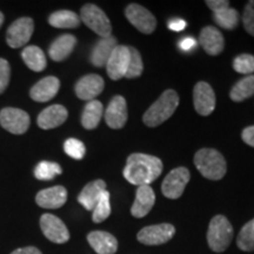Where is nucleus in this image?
Segmentation results:
<instances>
[{
    "mask_svg": "<svg viewBox=\"0 0 254 254\" xmlns=\"http://www.w3.org/2000/svg\"><path fill=\"white\" fill-rule=\"evenodd\" d=\"M67 200V190L64 186H53L43 190L36 196L38 206L47 209L60 208Z\"/></svg>",
    "mask_w": 254,
    "mask_h": 254,
    "instance_id": "17",
    "label": "nucleus"
},
{
    "mask_svg": "<svg viewBox=\"0 0 254 254\" xmlns=\"http://www.w3.org/2000/svg\"><path fill=\"white\" fill-rule=\"evenodd\" d=\"M237 245L244 252L254 251V219L244 225L238 234Z\"/></svg>",
    "mask_w": 254,
    "mask_h": 254,
    "instance_id": "30",
    "label": "nucleus"
},
{
    "mask_svg": "<svg viewBox=\"0 0 254 254\" xmlns=\"http://www.w3.org/2000/svg\"><path fill=\"white\" fill-rule=\"evenodd\" d=\"M127 118H128V113H127L126 99L122 95H116L110 101L105 112L106 124L111 128L119 129L125 126Z\"/></svg>",
    "mask_w": 254,
    "mask_h": 254,
    "instance_id": "14",
    "label": "nucleus"
},
{
    "mask_svg": "<svg viewBox=\"0 0 254 254\" xmlns=\"http://www.w3.org/2000/svg\"><path fill=\"white\" fill-rule=\"evenodd\" d=\"M185 27H186L185 20H183V19H179V18L172 19V20L168 23V28L172 31H176V32L183 31Z\"/></svg>",
    "mask_w": 254,
    "mask_h": 254,
    "instance_id": "41",
    "label": "nucleus"
},
{
    "mask_svg": "<svg viewBox=\"0 0 254 254\" xmlns=\"http://www.w3.org/2000/svg\"><path fill=\"white\" fill-rule=\"evenodd\" d=\"M111 214V204H110V193L107 190L101 194L100 199L98 200L97 205L94 206L93 211H92V220L95 224H100L106 220Z\"/></svg>",
    "mask_w": 254,
    "mask_h": 254,
    "instance_id": "31",
    "label": "nucleus"
},
{
    "mask_svg": "<svg viewBox=\"0 0 254 254\" xmlns=\"http://www.w3.org/2000/svg\"><path fill=\"white\" fill-rule=\"evenodd\" d=\"M77 44V38L72 34H64L53 41L50 46V58L55 62H63L71 55Z\"/></svg>",
    "mask_w": 254,
    "mask_h": 254,
    "instance_id": "24",
    "label": "nucleus"
},
{
    "mask_svg": "<svg viewBox=\"0 0 254 254\" xmlns=\"http://www.w3.org/2000/svg\"><path fill=\"white\" fill-rule=\"evenodd\" d=\"M11 254H43V253H41V251L38 250L37 247L28 246V247H24V249L15 250Z\"/></svg>",
    "mask_w": 254,
    "mask_h": 254,
    "instance_id": "42",
    "label": "nucleus"
},
{
    "mask_svg": "<svg viewBox=\"0 0 254 254\" xmlns=\"http://www.w3.org/2000/svg\"><path fill=\"white\" fill-rule=\"evenodd\" d=\"M60 81L56 77H46L38 81L33 87L31 88L30 95L34 101L38 103H46L56 97L59 92Z\"/></svg>",
    "mask_w": 254,
    "mask_h": 254,
    "instance_id": "21",
    "label": "nucleus"
},
{
    "mask_svg": "<svg viewBox=\"0 0 254 254\" xmlns=\"http://www.w3.org/2000/svg\"><path fill=\"white\" fill-rule=\"evenodd\" d=\"M142 71H144V64H142L140 53L134 47H129V63L125 78H138L141 75Z\"/></svg>",
    "mask_w": 254,
    "mask_h": 254,
    "instance_id": "33",
    "label": "nucleus"
},
{
    "mask_svg": "<svg viewBox=\"0 0 254 254\" xmlns=\"http://www.w3.org/2000/svg\"><path fill=\"white\" fill-rule=\"evenodd\" d=\"M9 78H11V68L6 59L0 58V94L4 93L8 86Z\"/></svg>",
    "mask_w": 254,
    "mask_h": 254,
    "instance_id": "37",
    "label": "nucleus"
},
{
    "mask_svg": "<svg viewBox=\"0 0 254 254\" xmlns=\"http://www.w3.org/2000/svg\"><path fill=\"white\" fill-rule=\"evenodd\" d=\"M214 20L219 26L225 30H234L239 24V13L237 9L227 6L214 12Z\"/></svg>",
    "mask_w": 254,
    "mask_h": 254,
    "instance_id": "29",
    "label": "nucleus"
},
{
    "mask_svg": "<svg viewBox=\"0 0 254 254\" xmlns=\"http://www.w3.org/2000/svg\"><path fill=\"white\" fill-rule=\"evenodd\" d=\"M194 165L200 174L209 180H220L227 172L224 155L214 148H201L196 152Z\"/></svg>",
    "mask_w": 254,
    "mask_h": 254,
    "instance_id": "3",
    "label": "nucleus"
},
{
    "mask_svg": "<svg viewBox=\"0 0 254 254\" xmlns=\"http://www.w3.org/2000/svg\"><path fill=\"white\" fill-rule=\"evenodd\" d=\"M118 46L117 39L114 37L101 38V39L95 44L91 53V63L95 67H104L109 62L113 50Z\"/></svg>",
    "mask_w": 254,
    "mask_h": 254,
    "instance_id": "22",
    "label": "nucleus"
},
{
    "mask_svg": "<svg viewBox=\"0 0 254 254\" xmlns=\"http://www.w3.org/2000/svg\"><path fill=\"white\" fill-rule=\"evenodd\" d=\"M105 87L104 79L98 74H87L75 84V94L81 100H94Z\"/></svg>",
    "mask_w": 254,
    "mask_h": 254,
    "instance_id": "15",
    "label": "nucleus"
},
{
    "mask_svg": "<svg viewBox=\"0 0 254 254\" xmlns=\"http://www.w3.org/2000/svg\"><path fill=\"white\" fill-rule=\"evenodd\" d=\"M243 24L247 33L254 37V0L247 2L243 13Z\"/></svg>",
    "mask_w": 254,
    "mask_h": 254,
    "instance_id": "36",
    "label": "nucleus"
},
{
    "mask_svg": "<svg viewBox=\"0 0 254 254\" xmlns=\"http://www.w3.org/2000/svg\"><path fill=\"white\" fill-rule=\"evenodd\" d=\"M241 138L245 144L254 147V126H249L241 133Z\"/></svg>",
    "mask_w": 254,
    "mask_h": 254,
    "instance_id": "38",
    "label": "nucleus"
},
{
    "mask_svg": "<svg viewBox=\"0 0 254 254\" xmlns=\"http://www.w3.org/2000/svg\"><path fill=\"white\" fill-rule=\"evenodd\" d=\"M233 239V226L225 215H215L209 221L207 231V244L213 252L222 253L231 245Z\"/></svg>",
    "mask_w": 254,
    "mask_h": 254,
    "instance_id": "4",
    "label": "nucleus"
},
{
    "mask_svg": "<svg viewBox=\"0 0 254 254\" xmlns=\"http://www.w3.org/2000/svg\"><path fill=\"white\" fill-rule=\"evenodd\" d=\"M200 45L209 56H218L224 51L225 40L217 27L206 26L200 32Z\"/></svg>",
    "mask_w": 254,
    "mask_h": 254,
    "instance_id": "18",
    "label": "nucleus"
},
{
    "mask_svg": "<svg viewBox=\"0 0 254 254\" xmlns=\"http://www.w3.org/2000/svg\"><path fill=\"white\" fill-rule=\"evenodd\" d=\"M125 15L127 20L141 33L151 34L157 28V19L144 6L138 4L128 5L125 8Z\"/></svg>",
    "mask_w": 254,
    "mask_h": 254,
    "instance_id": "8",
    "label": "nucleus"
},
{
    "mask_svg": "<svg viewBox=\"0 0 254 254\" xmlns=\"http://www.w3.org/2000/svg\"><path fill=\"white\" fill-rule=\"evenodd\" d=\"M155 202V193L150 185L139 186L136 190L135 200L131 208L134 218H144L151 212Z\"/></svg>",
    "mask_w": 254,
    "mask_h": 254,
    "instance_id": "16",
    "label": "nucleus"
},
{
    "mask_svg": "<svg viewBox=\"0 0 254 254\" xmlns=\"http://www.w3.org/2000/svg\"><path fill=\"white\" fill-rule=\"evenodd\" d=\"M21 57H23L25 65L34 72L44 71L47 65L45 53L38 46H27L21 52Z\"/></svg>",
    "mask_w": 254,
    "mask_h": 254,
    "instance_id": "26",
    "label": "nucleus"
},
{
    "mask_svg": "<svg viewBox=\"0 0 254 254\" xmlns=\"http://www.w3.org/2000/svg\"><path fill=\"white\" fill-rule=\"evenodd\" d=\"M206 5H207L208 8L212 9L214 13V12L219 11V9L230 6V1H227V0H207V1H206Z\"/></svg>",
    "mask_w": 254,
    "mask_h": 254,
    "instance_id": "39",
    "label": "nucleus"
},
{
    "mask_svg": "<svg viewBox=\"0 0 254 254\" xmlns=\"http://www.w3.org/2000/svg\"><path fill=\"white\" fill-rule=\"evenodd\" d=\"M176 234V227L171 224H158L146 226L139 231L136 239L147 246L163 245L170 241Z\"/></svg>",
    "mask_w": 254,
    "mask_h": 254,
    "instance_id": "7",
    "label": "nucleus"
},
{
    "mask_svg": "<svg viewBox=\"0 0 254 254\" xmlns=\"http://www.w3.org/2000/svg\"><path fill=\"white\" fill-rule=\"evenodd\" d=\"M254 95V75H246L232 87L230 97L236 103L244 101L247 98Z\"/></svg>",
    "mask_w": 254,
    "mask_h": 254,
    "instance_id": "28",
    "label": "nucleus"
},
{
    "mask_svg": "<svg viewBox=\"0 0 254 254\" xmlns=\"http://www.w3.org/2000/svg\"><path fill=\"white\" fill-rule=\"evenodd\" d=\"M0 124L13 134H24L30 127V116L20 109L6 107L0 111Z\"/></svg>",
    "mask_w": 254,
    "mask_h": 254,
    "instance_id": "9",
    "label": "nucleus"
},
{
    "mask_svg": "<svg viewBox=\"0 0 254 254\" xmlns=\"http://www.w3.org/2000/svg\"><path fill=\"white\" fill-rule=\"evenodd\" d=\"M80 20H82V23L101 38L111 37L112 25H111L110 19L107 18L103 9L98 7L97 5L87 4L82 6L80 11Z\"/></svg>",
    "mask_w": 254,
    "mask_h": 254,
    "instance_id": "5",
    "label": "nucleus"
},
{
    "mask_svg": "<svg viewBox=\"0 0 254 254\" xmlns=\"http://www.w3.org/2000/svg\"><path fill=\"white\" fill-rule=\"evenodd\" d=\"M63 170L59 164L51 161H41L34 168V177L38 180H52L53 178L62 174Z\"/></svg>",
    "mask_w": 254,
    "mask_h": 254,
    "instance_id": "32",
    "label": "nucleus"
},
{
    "mask_svg": "<svg viewBox=\"0 0 254 254\" xmlns=\"http://www.w3.org/2000/svg\"><path fill=\"white\" fill-rule=\"evenodd\" d=\"M179 105V95L174 90H166L157 101L146 111L142 122L148 127H157L166 122L176 112Z\"/></svg>",
    "mask_w": 254,
    "mask_h": 254,
    "instance_id": "2",
    "label": "nucleus"
},
{
    "mask_svg": "<svg viewBox=\"0 0 254 254\" xmlns=\"http://www.w3.org/2000/svg\"><path fill=\"white\" fill-rule=\"evenodd\" d=\"M129 63V46L118 45L113 50L109 62L106 64V71L112 80L125 78Z\"/></svg>",
    "mask_w": 254,
    "mask_h": 254,
    "instance_id": "13",
    "label": "nucleus"
},
{
    "mask_svg": "<svg viewBox=\"0 0 254 254\" xmlns=\"http://www.w3.org/2000/svg\"><path fill=\"white\" fill-rule=\"evenodd\" d=\"M104 106L99 100H91L84 107L81 114V125L86 129H94L103 117Z\"/></svg>",
    "mask_w": 254,
    "mask_h": 254,
    "instance_id": "25",
    "label": "nucleus"
},
{
    "mask_svg": "<svg viewBox=\"0 0 254 254\" xmlns=\"http://www.w3.org/2000/svg\"><path fill=\"white\" fill-rule=\"evenodd\" d=\"M49 23L56 28H77L80 25V18L74 12L62 9L50 15Z\"/></svg>",
    "mask_w": 254,
    "mask_h": 254,
    "instance_id": "27",
    "label": "nucleus"
},
{
    "mask_svg": "<svg viewBox=\"0 0 254 254\" xmlns=\"http://www.w3.org/2000/svg\"><path fill=\"white\" fill-rule=\"evenodd\" d=\"M194 109L200 116L207 117L215 109V93L213 88L205 81H200L193 90Z\"/></svg>",
    "mask_w": 254,
    "mask_h": 254,
    "instance_id": "12",
    "label": "nucleus"
},
{
    "mask_svg": "<svg viewBox=\"0 0 254 254\" xmlns=\"http://www.w3.org/2000/svg\"><path fill=\"white\" fill-rule=\"evenodd\" d=\"M234 71L241 74L251 75L254 73V56L244 53V55L238 56L233 62Z\"/></svg>",
    "mask_w": 254,
    "mask_h": 254,
    "instance_id": "34",
    "label": "nucleus"
},
{
    "mask_svg": "<svg viewBox=\"0 0 254 254\" xmlns=\"http://www.w3.org/2000/svg\"><path fill=\"white\" fill-rule=\"evenodd\" d=\"M87 241L98 254H114L118 250V240L109 232H91L87 236Z\"/></svg>",
    "mask_w": 254,
    "mask_h": 254,
    "instance_id": "20",
    "label": "nucleus"
},
{
    "mask_svg": "<svg viewBox=\"0 0 254 254\" xmlns=\"http://www.w3.org/2000/svg\"><path fill=\"white\" fill-rule=\"evenodd\" d=\"M40 227L44 236L55 244H65L69 240V232L62 219L46 213L40 218Z\"/></svg>",
    "mask_w": 254,
    "mask_h": 254,
    "instance_id": "11",
    "label": "nucleus"
},
{
    "mask_svg": "<svg viewBox=\"0 0 254 254\" xmlns=\"http://www.w3.org/2000/svg\"><path fill=\"white\" fill-rule=\"evenodd\" d=\"M68 112L63 105H52L38 116V126L43 129H52L66 122Z\"/></svg>",
    "mask_w": 254,
    "mask_h": 254,
    "instance_id": "19",
    "label": "nucleus"
},
{
    "mask_svg": "<svg viewBox=\"0 0 254 254\" xmlns=\"http://www.w3.org/2000/svg\"><path fill=\"white\" fill-rule=\"evenodd\" d=\"M190 171L186 167H177L171 171L164 179L161 190L168 199H178L183 195L190 182Z\"/></svg>",
    "mask_w": 254,
    "mask_h": 254,
    "instance_id": "6",
    "label": "nucleus"
},
{
    "mask_svg": "<svg viewBox=\"0 0 254 254\" xmlns=\"http://www.w3.org/2000/svg\"><path fill=\"white\" fill-rule=\"evenodd\" d=\"M195 44H196L195 40L193 39V38L186 37V38H184L182 41H180L179 47L184 51V52H190V51H192L193 49H194Z\"/></svg>",
    "mask_w": 254,
    "mask_h": 254,
    "instance_id": "40",
    "label": "nucleus"
},
{
    "mask_svg": "<svg viewBox=\"0 0 254 254\" xmlns=\"http://www.w3.org/2000/svg\"><path fill=\"white\" fill-rule=\"evenodd\" d=\"M33 31V19L27 17L19 18L8 27L7 34H6L7 45L12 49H19V47L26 45V43L31 39Z\"/></svg>",
    "mask_w": 254,
    "mask_h": 254,
    "instance_id": "10",
    "label": "nucleus"
},
{
    "mask_svg": "<svg viewBox=\"0 0 254 254\" xmlns=\"http://www.w3.org/2000/svg\"><path fill=\"white\" fill-rule=\"evenodd\" d=\"M2 23H4V14H2L1 12H0V27H1Z\"/></svg>",
    "mask_w": 254,
    "mask_h": 254,
    "instance_id": "43",
    "label": "nucleus"
},
{
    "mask_svg": "<svg viewBox=\"0 0 254 254\" xmlns=\"http://www.w3.org/2000/svg\"><path fill=\"white\" fill-rule=\"evenodd\" d=\"M163 161L154 155L133 153L127 158L124 178L135 186L150 185L163 172Z\"/></svg>",
    "mask_w": 254,
    "mask_h": 254,
    "instance_id": "1",
    "label": "nucleus"
},
{
    "mask_svg": "<svg viewBox=\"0 0 254 254\" xmlns=\"http://www.w3.org/2000/svg\"><path fill=\"white\" fill-rule=\"evenodd\" d=\"M64 151L71 158L80 160V159L84 158L85 153H86V147H85L82 141L74 138H69L64 144Z\"/></svg>",
    "mask_w": 254,
    "mask_h": 254,
    "instance_id": "35",
    "label": "nucleus"
},
{
    "mask_svg": "<svg viewBox=\"0 0 254 254\" xmlns=\"http://www.w3.org/2000/svg\"><path fill=\"white\" fill-rule=\"evenodd\" d=\"M106 190V183L104 180H94L82 189L80 194L78 196V201L81 206H84L87 211H93L94 206L97 205L98 200Z\"/></svg>",
    "mask_w": 254,
    "mask_h": 254,
    "instance_id": "23",
    "label": "nucleus"
}]
</instances>
